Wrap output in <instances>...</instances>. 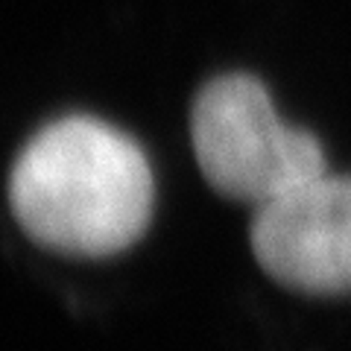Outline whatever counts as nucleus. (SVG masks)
<instances>
[{
  "label": "nucleus",
  "instance_id": "f257e3e1",
  "mask_svg": "<svg viewBox=\"0 0 351 351\" xmlns=\"http://www.w3.org/2000/svg\"><path fill=\"white\" fill-rule=\"evenodd\" d=\"M9 208L32 243L68 258H112L149 228L156 179L126 132L71 114L41 126L9 170Z\"/></svg>",
  "mask_w": 351,
  "mask_h": 351
},
{
  "label": "nucleus",
  "instance_id": "f03ea898",
  "mask_svg": "<svg viewBox=\"0 0 351 351\" xmlns=\"http://www.w3.org/2000/svg\"><path fill=\"white\" fill-rule=\"evenodd\" d=\"M191 144L211 191L252 208L328 170L316 135L284 123L263 82L249 73H223L199 88Z\"/></svg>",
  "mask_w": 351,
  "mask_h": 351
},
{
  "label": "nucleus",
  "instance_id": "7ed1b4c3",
  "mask_svg": "<svg viewBox=\"0 0 351 351\" xmlns=\"http://www.w3.org/2000/svg\"><path fill=\"white\" fill-rule=\"evenodd\" d=\"M249 246L258 267L302 295L351 293V176L319 173L255 208Z\"/></svg>",
  "mask_w": 351,
  "mask_h": 351
}]
</instances>
